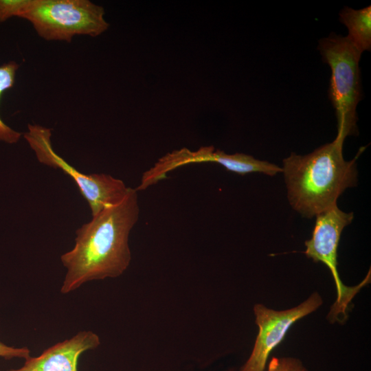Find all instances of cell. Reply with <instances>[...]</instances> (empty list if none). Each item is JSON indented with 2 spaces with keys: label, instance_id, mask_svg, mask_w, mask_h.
<instances>
[{
  "label": "cell",
  "instance_id": "6da1fadb",
  "mask_svg": "<svg viewBox=\"0 0 371 371\" xmlns=\"http://www.w3.org/2000/svg\"><path fill=\"white\" fill-rule=\"evenodd\" d=\"M139 214L137 191L130 188L122 201L76 230L74 247L60 256L67 269L62 293L89 281L118 277L126 270L131 260L129 234Z\"/></svg>",
  "mask_w": 371,
  "mask_h": 371
},
{
  "label": "cell",
  "instance_id": "7a4b0ae2",
  "mask_svg": "<svg viewBox=\"0 0 371 371\" xmlns=\"http://www.w3.org/2000/svg\"><path fill=\"white\" fill-rule=\"evenodd\" d=\"M343 144L335 139L308 155L292 153L283 160L289 203L304 217L311 218L336 205L341 193L357 183L359 155L346 161Z\"/></svg>",
  "mask_w": 371,
  "mask_h": 371
},
{
  "label": "cell",
  "instance_id": "3957f363",
  "mask_svg": "<svg viewBox=\"0 0 371 371\" xmlns=\"http://www.w3.org/2000/svg\"><path fill=\"white\" fill-rule=\"evenodd\" d=\"M323 61L331 70L328 96L337 121L336 139L344 142L357 133V106L361 99L359 60L361 54L346 36L331 34L319 41Z\"/></svg>",
  "mask_w": 371,
  "mask_h": 371
},
{
  "label": "cell",
  "instance_id": "277c9868",
  "mask_svg": "<svg viewBox=\"0 0 371 371\" xmlns=\"http://www.w3.org/2000/svg\"><path fill=\"white\" fill-rule=\"evenodd\" d=\"M104 10L89 0H33L22 18L47 41L71 42L77 35L98 36L109 24Z\"/></svg>",
  "mask_w": 371,
  "mask_h": 371
},
{
  "label": "cell",
  "instance_id": "5b68a950",
  "mask_svg": "<svg viewBox=\"0 0 371 371\" xmlns=\"http://www.w3.org/2000/svg\"><path fill=\"white\" fill-rule=\"evenodd\" d=\"M23 135L38 161L45 166L60 169L69 175L89 204L91 215L119 203L127 194L129 187L123 181L107 174H84L59 156L52 144V131L37 124H28Z\"/></svg>",
  "mask_w": 371,
  "mask_h": 371
},
{
  "label": "cell",
  "instance_id": "8992f818",
  "mask_svg": "<svg viewBox=\"0 0 371 371\" xmlns=\"http://www.w3.org/2000/svg\"><path fill=\"white\" fill-rule=\"evenodd\" d=\"M353 219L352 212H345L336 205L317 214L312 237L305 242L304 252L314 262H321L326 265L334 278L337 299L332 306L328 318L332 321L338 320L342 315L346 319V309L355 295L359 290L370 282V273L363 281L354 286L344 284L337 271V248L344 228Z\"/></svg>",
  "mask_w": 371,
  "mask_h": 371
},
{
  "label": "cell",
  "instance_id": "52a82bcc",
  "mask_svg": "<svg viewBox=\"0 0 371 371\" xmlns=\"http://www.w3.org/2000/svg\"><path fill=\"white\" fill-rule=\"evenodd\" d=\"M322 304L321 296L315 292L300 305L288 310L275 311L256 304L254 311L258 333L251 353L240 371H265L271 351L282 342L290 327Z\"/></svg>",
  "mask_w": 371,
  "mask_h": 371
},
{
  "label": "cell",
  "instance_id": "ba28073f",
  "mask_svg": "<svg viewBox=\"0 0 371 371\" xmlns=\"http://www.w3.org/2000/svg\"><path fill=\"white\" fill-rule=\"evenodd\" d=\"M100 344L97 334L91 330H82L69 339L50 346L38 357H29L21 367L7 371H78V361L80 355Z\"/></svg>",
  "mask_w": 371,
  "mask_h": 371
},
{
  "label": "cell",
  "instance_id": "9c48e42d",
  "mask_svg": "<svg viewBox=\"0 0 371 371\" xmlns=\"http://www.w3.org/2000/svg\"><path fill=\"white\" fill-rule=\"evenodd\" d=\"M340 21L348 30L350 43L361 54L371 49V6L355 10L344 8L339 14Z\"/></svg>",
  "mask_w": 371,
  "mask_h": 371
},
{
  "label": "cell",
  "instance_id": "30bf717a",
  "mask_svg": "<svg viewBox=\"0 0 371 371\" xmlns=\"http://www.w3.org/2000/svg\"><path fill=\"white\" fill-rule=\"evenodd\" d=\"M19 65L11 61L0 66V98L5 91L14 86L16 72ZM21 133L5 124L0 117V142L14 144L19 142Z\"/></svg>",
  "mask_w": 371,
  "mask_h": 371
},
{
  "label": "cell",
  "instance_id": "8fae6325",
  "mask_svg": "<svg viewBox=\"0 0 371 371\" xmlns=\"http://www.w3.org/2000/svg\"><path fill=\"white\" fill-rule=\"evenodd\" d=\"M33 0H0V22L23 15L29 10Z\"/></svg>",
  "mask_w": 371,
  "mask_h": 371
},
{
  "label": "cell",
  "instance_id": "7c38bea8",
  "mask_svg": "<svg viewBox=\"0 0 371 371\" xmlns=\"http://www.w3.org/2000/svg\"><path fill=\"white\" fill-rule=\"evenodd\" d=\"M267 371H308V370L300 359L285 357L272 358L268 364Z\"/></svg>",
  "mask_w": 371,
  "mask_h": 371
},
{
  "label": "cell",
  "instance_id": "4fadbf2b",
  "mask_svg": "<svg viewBox=\"0 0 371 371\" xmlns=\"http://www.w3.org/2000/svg\"><path fill=\"white\" fill-rule=\"evenodd\" d=\"M30 357V350L27 347L16 348L8 346L0 341V357L5 359L21 358L26 359Z\"/></svg>",
  "mask_w": 371,
  "mask_h": 371
}]
</instances>
